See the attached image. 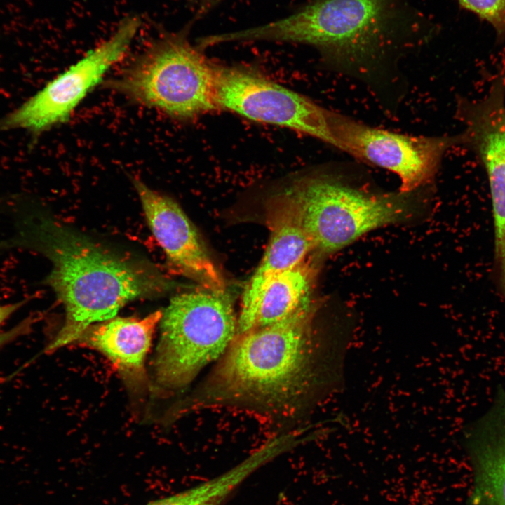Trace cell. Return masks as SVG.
Listing matches in <instances>:
<instances>
[{"mask_svg":"<svg viewBox=\"0 0 505 505\" xmlns=\"http://www.w3.org/2000/svg\"><path fill=\"white\" fill-rule=\"evenodd\" d=\"M159 323L154 379L157 387L175 391L222 356L237 335L238 318L225 290L203 288L173 297Z\"/></svg>","mask_w":505,"mask_h":505,"instance_id":"5b68a950","label":"cell"},{"mask_svg":"<svg viewBox=\"0 0 505 505\" xmlns=\"http://www.w3.org/2000/svg\"><path fill=\"white\" fill-rule=\"evenodd\" d=\"M458 1L462 7L492 26L499 42L505 39V0Z\"/></svg>","mask_w":505,"mask_h":505,"instance_id":"e0dca14e","label":"cell"},{"mask_svg":"<svg viewBox=\"0 0 505 505\" xmlns=\"http://www.w3.org/2000/svg\"><path fill=\"white\" fill-rule=\"evenodd\" d=\"M332 146L396 174L399 191L412 192L431 183L451 147L465 144L464 133L423 137L375 128L331 111Z\"/></svg>","mask_w":505,"mask_h":505,"instance_id":"52a82bcc","label":"cell"},{"mask_svg":"<svg viewBox=\"0 0 505 505\" xmlns=\"http://www.w3.org/2000/svg\"><path fill=\"white\" fill-rule=\"evenodd\" d=\"M396 18L393 0H315L289 17L231 38L312 45L342 73L372 86L389 69Z\"/></svg>","mask_w":505,"mask_h":505,"instance_id":"3957f363","label":"cell"},{"mask_svg":"<svg viewBox=\"0 0 505 505\" xmlns=\"http://www.w3.org/2000/svg\"><path fill=\"white\" fill-rule=\"evenodd\" d=\"M314 275L315 268L304 261L271 279L260 299L253 328L275 323L295 311L311 297Z\"/></svg>","mask_w":505,"mask_h":505,"instance_id":"9a60e30c","label":"cell"},{"mask_svg":"<svg viewBox=\"0 0 505 505\" xmlns=\"http://www.w3.org/2000/svg\"><path fill=\"white\" fill-rule=\"evenodd\" d=\"M163 311L144 318L114 317L90 325L76 342L105 355L130 390L145 389V360Z\"/></svg>","mask_w":505,"mask_h":505,"instance_id":"4fadbf2b","label":"cell"},{"mask_svg":"<svg viewBox=\"0 0 505 505\" xmlns=\"http://www.w3.org/2000/svg\"><path fill=\"white\" fill-rule=\"evenodd\" d=\"M315 309L309 297L285 318L236 335L196 403L241 402L278 410L297 404L315 377Z\"/></svg>","mask_w":505,"mask_h":505,"instance_id":"7a4b0ae2","label":"cell"},{"mask_svg":"<svg viewBox=\"0 0 505 505\" xmlns=\"http://www.w3.org/2000/svg\"><path fill=\"white\" fill-rule=\"evenodd\" d=\"M270 206L269 242L260 265L243 292L237 335L254 328L260 299L271 279L300 264L309 252L315 250L292 201L278 191Z\"/></svg>","mask_w":505,"mask_h":505,"instance_id":"7c38bea8","label":"cell"},{"mask_svg":"<svg viewBox=\"0 0 505 505\" xmlns=\"http://www.w3.org/2000/svg\"><path fill=\"white\" fill-rule=\"evenodd\" d=\"M23 303L24 302L8 304H0V327ZM29 326V321L26 320L9 330H0V348L26 333Z\"/></svg>","mask_w":505,"mask_h":505,"instance_id":"ac0fdd59","label":"cell"},{"mask_svg":"<svg viewBox=\"0 0 505 505\" xmlns=\"http://www.w3.org/2000/svg\"><path fill=\"white\" fill-rule=\"evenodd\" d=\"M215 63L183 35L153 42L107 86L130 100L178 119L217 109Z\"/></svg>","mask_w":505,"mask_h":505,"instance_id":"8992f818","label":"cell"},{"mask_svg":"<svg viewBox=\"0 0 505 505\" xmlns=\"http://www.w3.org/2000/svg\"><path fill=\"white\" fill-rule=\"evenodd\" d=\"M150 229L175 270L210 290H225L222 274L191 221L171 198L133 179Z\"/></svg>","mask_w":505,"mask_h":505,"instance_id":"8fae6325","label":"cell"},{"mask_svg":"<svg viewBox=\"0 0 505 505\" xmlns=\"http://www.w3.org/2000/svg\"><path fill=\"white\" fill-rule=\"evenodd\" d=\"M467 448L473 469L471 505H505V390L499 387L489 410L469 429Z\"/></svg>","mask_w":505,"mask_h":505,"instance_id":"5bb4252c","label":"cell"},{"mask_svg":"<svg viewBox=\"0 0 505 505\" xmlns=\"http://www.w3.org/2000/svg\"><path fill=\"white\" fill-rule=\"evenodd\" d=\"M295 204L316 252L330 255L370 231L412 217V192L378 193L353 184L337 173L314 172L280 190Z\"/></svg>","mask_w":505,"mask_h":505,"instance_id":"277c9868","label":"cell"},{"mask_svg":"<svg viewBox=\"0 0 505 505\" xmlns=\"http://www.w3.org/2000/svg\"><path fill=\"white\" fill-rule=\"evenodd\" d=\"M215 97L217 109L295 130L332 146L330 110L252 69L215 64Z\"/></svg>","mask_w":505,"mask_h":505,"instance_id":"ba28073f","label":"cell"},{"mask_svg":"<svg viewBox=\"0 0 505 505\" xmlns=\"http://www.w3.org/2000/svg\"><path fill=\"white\" fill-rule=\"evenodd\" d=\"M44 254L53 265L46 282L65 310L64 324L45 349L76 342L94 323L115 317L128 302L168 284L43 214L25 216L13 241Z\"/></svg>","mask_w":505,"mask_h":505,"instance_id":"6da1fadb","label":"cell"},{"mask_svg":"<svg viewBox=\"0 0 505 505\" xmlns=\"http://www.w3.org/2000/svg\"><path fill=\"white\" fill-rule=\"evenodd\" d=\"M137 27L135 19L124 21L107 41L50 81L21 106L0 118V131L22 129L39 134L66 121L123 56Z\"/></svg>","mask_w":505,"mask_h":505,"instance_id":"9c48e42d","label":"cell"},{"mask_svg":"<svg viewBox=\"0 0 505 505\" xmlns=\"http://www.w3.org/2000/svg\"><path fill=\"white\" fill-rule=\"evenodd\" d=\"M248 476V469L238 464L204 483L147 505H222Z\"/></svg>","mask_w":505,"mask_h":505,"instance_id":"2e32d148","label":"cell"},{"mask_svg":"<svg viewBox=\"0 0 505 505\" xmlns=\"http://www.w3.org/2000/svg\"><path fill=\"white\" fill-rule=\"evenodd\" d=\"M465 144L487 172L494 222V261L505 266V79H497L483 100L461 102Z\"/></svg>","mask_w":505,"mask_h":505,"instance_id":"30bf717a","label":"cell"}]
</instances>
